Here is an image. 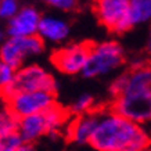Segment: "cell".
Wrapping results in <instances>:
<instances>
[{
    "label": "cell",
    "mask_w": 151,
    "mask_h": 151,
    "mask_svg": "<svg viewBox=\"0 0 151 151\" xmlns=\"http://www.w3.org/2000/svg\"><path fill=\"white\" fill-rule=\"evenodd\" d=\"M151 144L144 125L110 110L99 114L89 146L96 151H140Z\"/></svg>",
    "instance_id": "1"
},
{
    "label": "cell",
    "mask_w": 151,
    "mask_h": 151,
    "mask_svg": "<svg viewBox=\"0 0 151 151\" xmlns=\"http://www.w3.org/2000/svg\"><path fill=\"white\" fill-rule=\"evenodd\" d=\"M68 116L69 111L55 103L42 112L19 118L17 132L24 142L28 143H35L43 136L55 139L67 124Z\"/></svg>",
    "instance_id": "2"
},
{
    "label": "cell",
    "mask_w": 151,
    "mask_h": 151,
    "mask_svg": "<svg viewBox=\"0 0 151 151\" xmlns=\"http://www.w3.org/2000/svg\"><path fill=\"white\" fill-rule=\"evenodd\" d=\"M125 63V51L116 40L92 43L89 57L82 69V76L87 79L100 78L114 72Z\"/></svg>",
    "instance_id": "3"
},
{
    "label": "cell",
    "mask_w": 151,
    "mask_h": 151,
    "mask_svg": "<svg viewBox=\"0 0 151 151\" xmlns=\"http://www.w3.org/2000/svg\"><path fill=\"white\" fill-rule=\"evenodd\" d=\"M111 110L140 125L151 122V86L126 87L112 97Z\"/></svg>",
    "instance_id": "4"
},
{
    "label": "cell",
    "mask_w": 151,
    "mask_h": 151,
    "mask_svg": "<svg viewBox=\"0 0 151 151\" xmlns=\"http://www.w3.org/2000/svg\"><path fill=\"white\" fill-rule=\"evenodd\" d=\"M29 90H49L55 93L57 82L54 76L45 68H42L40 65H22L17 69L15 78L11 85L0 89V96L10 99L15 93L29 92Z\"/></svg>",
    "instance_id": "5"
},
{
    "label": "cell",
    "mask_w": 151,
    "mask_h": 151,
    "mask_svg": "<svg viewBox=\"0 0 151 151\" xmlns=\"http://www.w3.org/2000/svg\"><path fill=\"white\" fill-rule=\"evenodd\" d=\"M45 40L37 33L29 36H9L0 46V61L18 69L25 60L43 53Z\"/></svg>",
    "instance_id": "6"
},
{
    "label": "cell",
    "mask_w": 151,
    "mask_h": 151,
    "mask_svg": "<svg viewBox=\"0 0 151 151\" xmlns=\"http://www.w3.org/2000/svg\"><path fill=\"white\" fill-rule=\"evenodd\" d=\"M130 0H93V13L97 21L112 33H125L132 29L129 19Z\"/></svg>",
    "instance_id": "7"
},
{
    "label": "cell",
    "mask_w": 151,
    "mask_h": 151,
    "mask_svg": "<svg viewBox=\"0 0 151 151\" xmlns=\"http://www.w3.org/2000/svg\"><path fill=\"white\" fill-rule=\"evenodd\" d=\"M10 108L18 118L42 112L55 104V93L49 90H29L18 92L7 99Z\"/></svg>",
    "instance_id": "8"
},
{
    "label": "cell",
    "mask_w": 151,
    "mask_h": 151,
    "mask_svg": "<svg viewBox=\"0 0 151 151\" xmlns=\"http://www.w3.org/2000/svg\"><path fill=\"white\" fill-rule=\"evenodd\" d=\"M90 47H92V42H82V43L61 47L53 53L51 63L61 73L65 75L81 73L87 61Z\"/></svg>",
    "instance_id": "9"
},
{
    "label": "cell",
    "mask_w": 151,
    "mask_h": 151,
    "mask_svg": "<svg viewBox=\"0 0 151 151\" xmlns=\"http://www.w3.org/2000/svg\"><path fill=\"white\" fill-rule=\"evenodd\" d=\"M42 15L35 7L27 6L17 11V14L9 19L7 35L9 36H29L37 33V28Z\"/></svg>",
    "instance_id": "10"
},
{
    "label": "cell",
    "mask_w": 151,
    "mask_h": 151,
    "mask_svg": "<svg viewBox=\"0 0 151 151\" xmlns=\"http://www.w3.org/2000/svg\"><path fill=\"white\" fill-rule=\"evenodd\" d=\"M97 119H99V114L92 111L86 114L76 115L67 129L68 139L76 144H89L92 133L96 128Z\"/></svg>",
    "instance_id": "11"
},
{
    "label": "cell",
    "mask_w": 151,
    "mask_h": 151,
    "mask_svg": "<svg viewBox=\"0 0 151 151\" xmlns=\"http://www.w3.org/2000/svg\"><path fill=\"white\" fill-rule=\"evenodd\" d=\"M37 35L43 40H49L53 43L64 42L69 35V25L67 21L51 15H45L40 18Z\"/></svg>",
    "instance_id": "12"
},
{
    "label": "cell",
    "mask_w": 151,
    "mask_h": 151,
    "mask_svg": "<svg viewBox=\"0 0 151 151\" xmlns=\"http://www.w3.org/2000/svg\"><path fill=\"white\" fill-rule=\"evenodd\" d=\"M19 118L10 108L9 100L0 96V134L15 132L18 129Z\"/></svg>",
    "instance_id": "13"
},
{
    "label": "cell",
    "mask_w": 151,
    "mask_h": 151,
    "mask_svg": "<svg viewBox=\"0 0 151 151\" xmlns=\"http://www.w3.org/2000/svg\"><path fill=\"white\" fill-rule=\"evenodd\" d=\"M151 18V0H130L129 19L132 27L146 22Z\"/></svg>",
    "instance_id": "14"
},
{
    "label": "cell",
    "mask_w": 151,
    "mask_h": 151,
    "mask_svg": "<svg viewBox=\"0 0 151 151\" xmlns=\"http://www.w3.org/2000/svg\"><path fill=\"white\" fill-rule=\"evenodd\" d=\"M94 107V97L89 93H83L72 103L69 112H72L75 115H81V114H86L90 112Z\"/></svg>",
    "instance_id": "15"
},
{
    "label": "cell",
    "mask_w": 151,
    "mask_h": 151,
    "mask_svg": "<svg viewBox=\"0 0 151 151\" xmlns=\"http://www.w3.org/2000/svg\"><path fill=\"white\" fill-rule=\"evenodd\" d=\"M22 142L24 140L17 130L0 134V151H15Z\"/></svg>",
    "instance_id": "16"
},
{
    "label": "cell",
    "mask_w": 151,
    "mask_h": 151,
    "mask_svg": "<svg viewBox=\"0 0 151 151\" xmlns=\"http://www.w3.org/2000/svg\"><path fill=\"white\" fill-rule=\"evenodd\" d=\"M15 73H17V68L9 65L4 61H0V89L11 85L15 78Z\"/></svg>",
    "instance_id": "17"
},
{
    "label": "cell",
    "mask_w": 151,
    "mask_h": 151,
    "mask_svg": "<svg viewBox=\"0 0 151 151\" xmlns=\"http://www.w3.org/2000/svg\"><path fill=\"white\" fill-rule=\"evenodd\" d=\"M19 10L17 0H0V18L9 21Z\"/></svg>",
    "instance_id": "18"
},
{
    "label": "cell",
    "mask_w": 151,
    "mask_h": 151,
    "mask_svg": "<svg viewBox=\"0 0 151 151\" xmlns=\"http://www.w3.org/2000/svg\"><path fill=\"white\" fill-rule=\"evenodd\" d=\"M45 1L51 7L63 11H71L78 4V0H45Z\"/></svg>",
    "instance_id": "19"
},
{
    "label": "cell",
    "mask_w": 151,
    "mask_h": 151,
    "mask_svg": "<svg viewBox=\"0 0 151 151\" xmlns=\"http://www.w3.org/2000/svg\"><path fill=\"white\" fill-rule=\"evenodd\" d=\"M15 151H36V148H35V146H33V143L22 142Z\"/></svg>",
    "instance_id": "20"
},
{
    "label": "cell",
    "mask_w": 151,
    "mask_h": 151,
    "mask_svg": "<svg viewBox=\"0 0 151 151\" xmlns=\"http://www.w3.org/2000/svg\"><path fill=\"white\" fill-rule=\"evenodd\" d=\"M146 53L148 55V58L151 60V31H150V35H148V39L146 42Z\"/></svg>",
    "instance_id": "21"
},
{
    "label": "cell",
    "mask_w": 151,
    "mask_h": 151,
    "mask_svg": "<svg viewBox=\"0 0 151 151\" xmlns=\"http://www.w3.org/2000/svg\"><path fill=\"white\" fill-rule=\"evenodd\" d=\"M4 39H6V33L0 29V43H3V42H4Z\"/></svg>",
    "instance_id": "22"
},
{
    "label": "cell",
    "mask_w": 151,
    "mask_h": 151,
    "mask_svg": "<svg viewBox=\"0 0 151 151\" xmlns=\"http://www.w3.org/2000/svg\"><path fill=\"white\" fill-rule=\"evenodd\" d=\"M146 129H147V132H148V136H150V142H151V122L146 125Z\"/></svg>",
    "instance_id": "23"
},
{
    "label": "cell",
    "mask_w": 151,
    "mask_h": 151,
    "mask_svg": "<svg viewBox=\"0 0 151 151\" xmlns=\"http://www.w3.org/2000/svg\"><path fill=\"white\" fill-rule=\"evenodd\" d=\"M140 151H151V144H148L147 147H144V148H142Z\"/></svg>",
    "instance_id": "24"
}]
</instances>
